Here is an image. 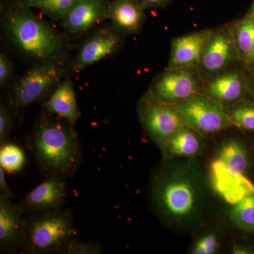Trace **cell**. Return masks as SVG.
<instances>
[{"mask_svg": "<svg viewBox=\"0 0 254 254\" xmlns=\"http://www.w3.org/2000/svg\"><path fill=\"white\" fill-rule=\"evenodd\" d=\"M67 195V186L63 178L47 177L25 195L21 205L24 213L28 215L61 210Z\"/></svg>", "mask_w": 254, "mask_h": 254, "instance_id": "cell-12", "label": "cell"}, {"mask_svg": "<svg viewBox=\"0 0 254 254\" xmlns=\"http://www.w3.org/2000/svg\"><path fill=\"white\" fill-rule=\"evenodd\" d=\"M17 6L6 13L4 26L16 46L31 58L41 62L51 61L62 50V43L53 28L41 18L16 3Z\"/></svg>", "mask_w": 254, "mask_h": 254, "instance_id": "cell-3", "label": "cell"}, {"mask_svg": "<svg viewBox=\"0 0 254 254\" xmlns=\"http://www.w3.org/2000/svg\"><path fill=\"white\" fill-rule=\"evenodd\" d=\"M203 93L224 108L252 98L248 70L239 64L212 76L204 81Z\"/></svg>", "mask_w": 254, "mask_h": 254, "instance_id": "cell-10", "label": "cell"}, {"mask_svg": "<svg viewBox=\"0 0 254 254\" xmlns=\"http://www.w3.org/2000/svg\"><path fill=\"white\" fill-rule=\"evenodd\" d=\"M120 37L110 31L103 29L96 32L81 47L73 63V70L80 71L97 62L104 59L118 49Z\"/></svg>", "mask_w": 254, "mask_h": 254, "instance_id": "cell-15", "label": "cell"}, {"mask_svg": "<svg viewBox=\"0 0 254 254\" xmlns=\"http://www.w3.org/2000/svg\"><path fill=\"white\" fill-rule=\"evenodd\" d=\"M11 128V118L9 110L4 105L0 107V143H6Z\"/></svg>", "mask_w": 254, "mask_h": 254, "instance_id": "cell-27", "label": "cell"}, {"mask_svg": "<svg viewBox=\"0 0 254 254\" xmlns=\"http://www.w3.org/2000/svg\"><path fill=\"white\" fill-rule=\"evenodd\" d=\"M249 165L245 145L235 140L225 142L210 164L213 189L231 205L254 193V183L247 176Z\"/></svg>", "mask_w": 254, "mask_h": 254, "instance_id": "cell-4", "label": "cell"}, {"mask_svg": "<svg viewBox=\"0 0 254 254\" xmlns=\"http://www.w3.org/2000/svg\"><path fill=\"white\" fill-rule=\"evenodd\" d=\"M145 9L162 7L170 3L172 0H141Z\"/></svg>", "mask_w": 254, "mask_h": 254, "instance_id": "cell-30", "label": "cell"}, {"mask_svg": "<svg viewBox=\"0 0 254 254\" xmlns=\"http://www.w3.org/2000/svg\"><path fill=\"white\" fill-rule=\"evenodd\" d=\"M138 115L143 128L158 144L184 127L173 105L156 101L148 93L140 103Z\"/></svg>", "mask_w": 254, "mask_h": 254, "instance_id": "cell-11", "label": "cell"}, {"mask_svg": "<svg viewBox=\"0 0 254 254\" xmlns=\"http://www.w3.org/2000/svg\"><path fill=\"white\" fill-rule=\"evenodd\" d=\"M203 85L196 67H168L153 81L148 93L156 101L175 105L203 93Z\"/></svg>", "mask_w": 254, "mask_h": 254, "instance_id": "cell-7", "label": "cell"}, {"mask_svg": "<svg viewBox=\"0 0 254 254\" xmlns=\"http://www.w3.org/2000/svg\"><path fill=\"white\" fill-rule=\"evenodd\" d=\"M28 215L22 246L28 253L64 252L78 240L77 228L70 212L61 209Z\"/></svg>", "mask_w": 254, "mask_h": 254, "instance_id": "cell-5", "label": "cell"}, {"mask_svg": "<svg viewBox=\"0 0 254 254\" xmlns=\"http://www.w3.org/2000/svg\"><path fill=\"white\" fill-rule=\"evenodd\" d=\"M173 106L184 127L200 135L213 134L235 127L224 107L203 93Z\"/></svg>", "mask_w": 254, "mask_h": 254, "instance_id": "cell-6", "label": "cell"}, {"mask_svg": "<svg viewBox=\"0 0 254 254\" xmlns=\"http://www.w3.org/2000/svg\"><path fill=\"white\" fill-rule=\"evenodd\" d=\"M64 72L63 66L54 60L35 65L16 83L10 104L15 109L20 110L40 101L58 84Z\"/></svg>", "mask_w": 254, "mask_h": 254, "instance_id": "cell-8", "label": "cell"}, {"mask_svg": "<svg viewBox=\"0 0 254 254\" xmlns=\"http://www.w3.org/2000/svg\"><path fill=\"white\" fill-rule=\"evenodd\" d=\"M230 218L235 226L247 232H254V193L247 195L232 205Z\"/></svg>", "mask_w": 254, "mask_h": 254, "instance_id": "cell-21", "label": "cell"}, {"mask_svg": "<svg viewBox=\"0 0 254 254\" xmlns=\"http://www.w3.org/2000/svg\"><path fill=\"white\" fill-rule=\"evenodd\" d=\"M211 30H200L172 40L168 67L197 68Z\"/></svg>", "mask_w": 254, "mask_h": 254, "instance_id": "cell-14", "label": "cell"}, {"mask_svg": "<svg viewBox=\"0 0 254 254\" xmlns=\"http://www.w3.org/2000/svg\"><path fill=\"white\" fill-rule=\"evenodd\" d=\"M4 172L2 168H0V195L13 198L14 197V194L6 183Z\"/></svg>", "mask_w": 254, "mask_h": 254, "instance_id": "cell-29", "label": "cell"}, {"mask_svg": "<svg viewBox=\"0 0 254 254\" xmlns=\"http://www.w3.org/2000/svg\"><path fill=\"white\" fill-rule=\"evenodd\" d=\"M58 118L43 115L28 143L44 176L64 179L77 170L82 148L73 125Z\"/></svg>", "mask_w": 254, "mask_h": 254, "instance_id": "cell-1", "label": "cell"}, {"mask_svg": "<svg viewBox=\"0 0 254 254\" xmlns=\"http://www.w3.org/2000/svg\"><path fill=\"white\" fill-rule=\"evenodd\" d=\"M101 247L93 243H81L78 240L73 241L65 249V254H99Z\"/></svg>", "mask_w": 254, "mask_h": 254, "instance_id": "cell-26", "label": "cell"}, {"mask_svg": "<svg viewBox=\"0 0 254 254\" xmlns=\"http://www.w3.org/2000/svg\"><path fill=\"white\" fill-rule=\"evenodd\" d=\"M45 108L48 113L66 120L74 126L81 113L72 82L67 80L58 85L45 103Z\"/></svg>", "mask_w": 254, "mask_h": 254, "instance_id": "cell-18", "label": "cell"}, {"mask_svg": "<svg viewBox=\"0 0 254 254\" xmlns=\"http://www.w3.org/2000/svg\"><path fill=\"white\" fill-rule=\"evenodd\" d=\"M248 70L251 94L254 99V68Z\"/></svg>", "mask_w": 254, "mask_h": 254, "instance_id": "cell-31", "label": "cell"}, {"mask_svg": "<svg viewBox=\"0 0 254 254\" xmlns=\"http://www.w3.org/2000/svg\"><path fill=\"white\" fill-rule=\"evenodd\" d=\"M10 1H12V2L18 3L19 0H10Z\"/></svg>", "mask_w": 254, "mask_h": 254, "instance_id": "cell-35", "label": "cell"}, {"mask_svg": "<svg viewBox=\"0 0 254 254\" xmlns=\"http://www.w3.org/2000/svg\"><path fill=\"white\" fill-rule=\"evenodd\" d=\"M26 158L23 150L14 143H4L0 148V168L9 173L20 171Z\"/></svg>", "mask_w": 254, "mask_h": 254, "instance_id": "cell-23", "label": "cell"}, {"mask_svg": "<svg viewBox=\"0 0 254 254\" xmlns=\"http://www.w3.org/2000/svg\"><path fill=\"white\" fill-rule=\"evenodd\" d=\"M105 0H79L63 18L64 28L71 33H80L107 18Z\"/></svg>", "mask_w": 254, "mask_h": 254, "instance_id": "cell-17", "label": "cell"}, {"mask_svg": "<svg viewBox=\"0 0 254 254\" xmlns=\"http://www.w3.org/2000/svg\"><path fill=\"white\" fill-rule=\"evenodd\" d=\"M200 136L199 133L191 128L182 127L159 145L168 158H190L200 152Z\"/></svg>", "mask_w": 254, "mask_h": 254, "instance_id": "cell-19", "label": "cell"}, {"mask_svg": "<svg viewBox=\"0 0 254 254\" xmlns=\"http://www.w3.org/2000/svg\"><path fill=\"white\" fill-rule=\"evenodd\" d=\"M79 0H41L33 7L54 18H63Z\"/></svg>", "mask_w": 254, "mask_h": 254, "instance_id": "cell-24", "label": "cell"}, {"mask_svg": "<svg viewBox=\"0 0 254 254\" xmlns=\"http://www.w3.org/2000/svg\"><path fill=\"white\" fill-rule=\"evenodd\" d=\"M152 195L162 216L177 225L190 222L201 206L199 182L185 169L158 172L153 180Z\"/></svg>", "mask_w": 254, "mask_h": 254, "instance_id": "cell-2", "label": "cell"}, {"mask_svg": "<svg viewBox=\"0 0 254 254\" xmlns=\"http://www.w3.org/2000/svg\"><path fill=\"white\" fill-rule=\"evenodd\" d=\"M219 240L215 233H208L200 237L193 246V252L195 254H212L218 250Z\"/></svg>", "mask_w": 254, "mask_h": 254, "instance_id": "cell-25", "label": "cell"}, {"mask_svg": "<svg viewBox=\"0 0 254 254\" xmlns=\"http://www.w3.org/2000/svg\"><path fill=\"white\" fill-rule=\"evenodd\" d=\"M239 64L242 63L231 24L212 28L197 66L203 81Z\"/></svg>", "mask_w": 254, "mask_h": 254, "instance_id": "cell-9", "label": "cell"}, {"mask_svg": "<svg viewBox=\"0 0 254 254\" xmlns=\"http://www.w3.org/2000/svg\"><path fill=\"white\" fill-rule=\"evenodd\" d=\"M235 127L243 131L254 132V99L243 100L229 108H224Z\"/></svg>", "mask_w": 254, "mask_h": 254, "instance_id": "cell-22", "label": "cell"}, {"mask_svg": "<svg viewBox=\"0 0 254 254\" xmlns=\"http://www.w3.org/2000/svg\"><path fill=\"white\" fill-rule=\"evenodd\" d=\"M245 67L247 68V69H251V68H254V48L253 52H252V56H251L250 61L247 63V64L246 65Z\"/></svg>", "mask_w": 254, "mask_h": 254, "instance_id": "cell-33", "label": "cell"}, {"mask_svg": "<svg viewBox=\"0 0 254 254\" xmlns=\"http://www.w3.org/2000/svg\"><path fill=\"white\" fill-rule=\"evenodd\" d=\"M230 24L241 61L246 66L254 48V17L246 14Z\"/></svg>", "mask_w": 254, "mask_h": 254, "instance_id": "cell-20", "label": "cell"}, {"mask_svg": "<svg viewBox=\"0 0 254 254\" xmlns=\"http://www.w3.org/2000/svg\"><path fill=\"white\" fill-rule=\"evenodd\" d=\"M41 0H19L18 4L24 7L31 8Z\"/></svg>", "mask_w": 254, "mask_h": 254, "instance_id": "cell-32", "label": "cell"}, {"mask_svg": "<svg viewBox=\"0 0 254 254\" xmlns=\"http://www.w3.org/2000/svg\"><path fill=\"white\" fill-rule=\"evenodd\" d=\"M145 10L139 0H113L108 3L107 18L122 33L135 34L144 24Z\"/></svg>", "mask_w": 254, "mask_h": 254, "instance_id": "cell-16", "label": "cell"}, {"mask_svg": "<svg viewBox=\"0 0 254 254\" xmlns=\"http://www.w3.org/2000/svg\"><path fill=\"white\" fill-rule=\"evenodd\" d=\"M0 195V247L2 250H16L22 247L26 217L21 205Z\"/></svg>", "mask_w": 254, "mask_h": 254, "instance_id": "cell-13", "label": "cell"}, {"mask_svg": "<svg viewBox=\"0 0 254 254\" xmlns=\"http://www.w3.org/2000/svg\"><path fill=\"white\" fill-rule=\"evenodd\" d=\"M247 14L254 17V1L253 3H252V4L251 5L250 9L248 10V12L247 13Z\"/></svg>", "mask_w": 254, "mask_h": 254, "instance_id": "cell-34", "label": "cell"}, {"mask_svg": "<svg viewBox=\"0 0 254 254\" xmlns=\"http://www.w3.org/2000/svg\"><path fill=\"white\" fill-rule=\"evenodd\" d=\"M12 71V64L7 57L1 53L0 54V84L4 86L9 81Z\"/></svg>", "mask_w": 254, "mask_h": 254, "instance_id": "cell-28", "label": "cell"}]
</instances>
